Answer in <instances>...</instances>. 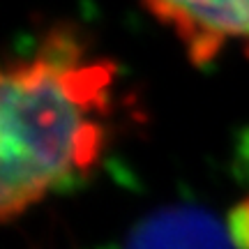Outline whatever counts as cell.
Listing matches in <instances>:
<instances>
[{"instance_id": "cell-1", "label": "cell", "mask_w": 249, "mask_h": 249, "mask_svg": "<svg viewBox=\"0 0 249 249\" xmlns=\"http://www.w3.org/2000/svg\"><path fill=\"white\" fill-rule=\"evenodd\" d=\"M116 65L88 53L71 26H53L0 81V214L9 222L88 176L107 145Z\"/></svg>"}, {"instance_id": "cell-2", "label": "cell", "mask_w": 249, "mask_h": 249, "mask_svg": "<svg viewBox=\"0 0 249 249\" xmlns=\"http://www.w3.org/2000/svg\"><path fill=\"white\" fill-rule=\"evenodd\" d=\"M143 7L185 46L192 65L203 67L229 44L249 58V0H141Z\"/></svg>"}, {"instance_id": "cell-3", "label": "cell", "mask_w": 249, "mask_h": 249, "mask_svg": "<svg viewBox=\"0 0 249 249\" xmlns=\"http://www.w3.org/2000/svg\"><path fill=\"white\" fill-rule=\"evenodd\" d=\"M124 249H235L229 229L201 208L173 205L134 226Z\"/></svg>"}, {"instance_id": "cell-4", "label": "cell", "mask_w": 249, "mask_h": 249, "mask_svg": "<svg viewBox=\"0 0 249 249\" xmlns=\"http://www.w3.org/2000/svg\"><path fill=\"white\" fill-rule=\"evenodd\" d=\"M229 235L235 249H249V198L235 205L229 214Z\"/></svg>"}]
</instances>
